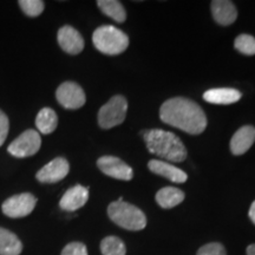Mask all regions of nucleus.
<instances>
[{
	"instance_id": "28",
	"label": "nucleus",
	"mask_w": 255,
	"mask_h": 255,
	"mask_svg": "<svg viewBox=\"0 0 255 255\" xmlns=\"http://www.w3.org/2000/svg\"><path fill=\"white\" fill-rule=\"evenodd\" d=\"M247 255H255V245L247 247Z\"/></svg>"
},
{
	"instance_id": "14",
	"label": "nucleus",
	"mask_w": 255,
	"mask_h": 255,
	"mask_svg": "<svg viewBox=\"0 0 255 255\" xmlns=\"http://www.w3.org/2000/svg\"><path fill=\"white\" fill-rule=\"evenodd\" d=\"M148 167L154 174L168 178L171 182L184 183L188 178V175L183 170L168 163V162L159 161V159H151L148 163Z\"/></svg>"
},
{
	"instance_id": "23",
	"label": "nucleus",
	"mask_w": 255,
	"mask_h": 255,
	"mask_svg": "<svg viewBox=\"0 0 255 255\" xmlns=\"http://www.w3.org/2000/svg\"><path fill=\"white\" fill-rule=\"evenodd\" d=\"M19 7L24 12L27 17L34 18L43 13L45 4L41 0H20L18 2Z\"/></svg>"
},
{
	"instance_id": "15",
	"label": "nucleus",
	"mask_w": 255,
	"mask_h": 255,
	"mask_svg": "<svg viewBox=\"0 0 255 255\" xmlns=\"http://www.w3.org/2000/svg\"><path fill=\"white\" fill-rule=\"evenodd\" d=\"M212 13L216 23L223 25V26L233 24L238 18L237 7L228 0H214V1H212Z\"/></svg>"
},
{
	"instance_id": "26",
	"label": "nucleus",
	"mask_w": 255,
	"mask_h": 255,
	"mask_svg": "<svg viewBox=\"0 0 255 255\" xmlns=\"http://www.w3.org/2000/svg\"><path fill=\"white\" fill-rule=\"evenodd\" d=\"M9 130V121L4 111L0 110V146L4 144L7 138Z\"/></svg>"
},
{
	"instance_id": "13",
	"label": "nucleus",
	"mask_w": 255,
	"mask_h": 255,
	"mask_svg": "<svg viewBox=\"0 0 255 255\" xmlns=\"http://www.w3.org/2000/svg\"><path fill=\"white\" fill-rule=\"evenodd\" d=\"M255 142V128L245 126L234 133L231 139V151L233 155H244L251 149Z\"/></svg>"
},
{
	"instance_id": "8",
	"label": "nucleus",
	"mask_w": 255,
	"mask_h": 255,
	"mask_svg": "<svg viewBox=\"0 0 255 255\" xmlns=\"http://www.w3.org/2000/svg\"><path fill=\"white\" fill-rule=\"evenodd\" d=\"M56 98L63 108L76 110L82 108L87 102L85 92L75 82H64L56 91Z\"/></svg>"
},
{
	"instance_id": "10",
	"label": "nucleus",
	"mask_w": 255,
	"mask_h": 255,
	"mask_svg": "<svg viewBox=\"0 0 255 255\" xmlns=\"http://www.w3.org/2000/svg\"><path fill=\"white\" fill-rule=\"evenodd\" d=\"M70 171L68 159L57 157L44 165L36 174V178L40 183H56L66 177Z\"/></svg>"
},
{
	"instance_id": "25",
	"label": "nucleus",
	"mask_w": 255,
	"mask_h": 255,
	"mask_svg": "<svg viewBox=\"0 0 255 255\" xmlns=\"http://www.w3.org/2000/svg\"><path fill=\"white\" fill-rule=\"evenodd\" d=\"M60 255H88V250L82 242H71L63 248Z\"/></svg>"
},
{
	"instance_id": "12",
	"label": "nucleus",
	"mask_w": 255,
	"mask_h": 255,
	"mask_svg": "<svg viewBox=\"0 0 255 255\" xmlns=\"http://www.w3.org/2000/svg\"><path fill=\"white\" fill-rule=\"evenodd\" d=\"M89 200V188L76 184L65 191L59 201V207L66 212H75L85 206Z\"/></svg>"
},
{
	"instance_id": "11",
	"label": "nucleus",
	"mask_w": 255,
	"mask_h": 255,
	"mask_svg": "<svg viewBox=\"0 0 255 255\" xmlns=\"http://www.w3.org/2000/svg\"><path fill=\"white\" fill-rule=\"evenodd\" d=\"M57 39L62 50L69 55H78L84 49V39L82 34L70 25L59 28Z\"/></svg>"
},
{
	"instance_id": "3",
	"label": "nucleus",
	"mask_w": 255,
	"mask_h": 255,
	"mask_svg": "<svg viewBox=\"0 0 255 255\" xmlns=\"http://www.w3.org/2000/svg\"><path fill=\"white\" fill-rule=\"evenodd\" d=\"M108 215L117 226L128 231H142L146 226V218L141 209L124 202L122 197L108 207Z\"/></svg>"
},
{
	"instance_id": "1",
	"label": "nucleus",
	"mask_w": 255,
	"mask_h": 255,
	"mask_svg": "<svg viewBox=\"0 0 255 255\" xmlns=\"http://www.w3.org/2000/svg\"><path fill=\"white\" fill-rule=\"evenodd\" d=\"M159 117L162 122L190 135H199L207 127V117L200 105L183 97L165 101L159 109Z\"/></svg>"
},
{
	"instance_id": "27",
	"label": "nucleus",
	"mask_w": 255,
	"mask_h": 255,
	"mask_svg": "<svg viewBox=\"0 0 255 255\" xmlns=\"http://www.w3.org/2000/svg\"><path fill=\"white\" fill-rule=\"evenodd\" d=\"M248 215H250V219L252 220V222L255 225V201L253 203H252L251 206V209H250V213H248Z\"/></svg>"
},
{
	"instance_id": "16",
	"label": "nucleus",
	"mask_w": 255,
	"mask_h": 255,
	"mask_svg": "<svg viewBox=\"0 0 255 255\" xmlns=\"http://www.w3.org/2000/svg\"><path fill=\"white\" fill-rule=\"evenodd\" d=\"M241 92L231 88L210 89L203 94V100L212 104L228 105L240 101Z\"/></svg>"
},
{
	"instance_id": "22",
	"label": "nucleus",
	"mask_w": 255,
	"mask_h": 255,
	"mask_svg": "<svg viewBox=\"0 0 255 255\" xmlns=\"http://www.w3.org/2000/svg\"><path fill=\"white\" fill-rule=\"evenodd\" d=\"M234 46L239 52L247 56L255 55V38L251 34H240L234 41Z\"/></svg>"
},
{
	"instance_id": "6",
	"label": "nucleus",
	"mask_w": 255,
	"mask_h": 255,
	"mask_svg": "<svg viewBox=\"0 0 255 255\" xmlns=\"http://www.w3.org/2000/svg\"><path fill=\"white\" fill-rule=\"evenodd\" d=\"M41 145L40 135L37 130L28 129L19 135L11 144L8 145L7 151L12 156L18 158L30 157L39 151Z\"/></svg>"
},
{
	"instance_id": "2",
	"label": "nucleus",
	"mask_w": 255,
	"mask_h": 255,
	"mask_svg": "<svg viewBox=\"0 0 255 255\" xmlns=\"http://www.w3.org/2000/svg\"><path fill=\"white\" fill-rule=\"evenodd\" d=\"M148 150L170 162H182L187 157V149L178 137L161 129L144 130L142 132Z\"/></svg>"
},
{
	"instance_id": "19",
	"label": "nucleus",
	"mask_w": 255,
	"mask_h": 255,
	"mask_svg": "<svg viewBox=\"0 0 255 255\" xmlns=\"http://www.w3.org/2000/svg\"><path fill=\"white\" fill-rule=\"evenodd\" d=\"M58 126V116L51 108H43L36 117V127L38 131L44 135L53 132Z\"/></svg>"
},
{
	"instance_id": "17",
	"label": "nucleus",
	"mask_w": 255,
	"mask_h": 255,
	"mask_svg": "<svg viewBox=\"0 0 255 255\" xmlns=\"http://www.w3.org/2000/svg\"><path fill=\"white\" fill-rule=\"evenodd\" d=\"M21 241L14 233L0 227V255H20Z\"/></svg>"
},
{
	"instance_id": "4",
	"label": "nucleus",
	"mask_w": 255,
	"mask_h": 255,
	"mask_svg": "<svg viewBox=\"0 0 255 255\" xmlns=\"http://www.w3.org/2000/svg\"><path fill=\"white\" fill-rule=\"evenodd\" d=\"M92 43L96 49L104 55H120L129 46V38L120 28L113 25L97 27L92 34Z\"/></svg>"
},
{
	"instance_id": "24",
	"label": "nucleus",
	"mask_w": 255,
	"mask_h": 255,
	"mask_svg": "<svg viewBox=\"0 0 255 255\" xmlns=\"http://www.w3.org/2000/svg\"><path fill=\"white\" fill-rule=\"evenodd\" d=\"M196 255H227L225 247L218 242H212V244L205 245L201 247Z\"/></svg>"
},
{
	"instance_id": "5",
	"label": "nucleus",
	"mask_w": 255,
	"mask_h": 255,
	"mask_svg": "<svg viewBox=\"0 0 255 255\" xmlns=\"http://www.w3.org/2000/svg\"><path fill=\"white\" fill-rule=\"evenodd\" d=\"M128 102L123 96H114L98 113V124L102 129H111L124 122L127 116Z\"/></svg>"
},
{
	"instance_id": "7",
	"label": "nucleus",
	"mask_w": 255,
	"mask_h": 255,
	"mask_svg": "<svg viewBox=\"0 0 255 255\" xmlns=\"http://www.w3.org/2000/svg\"><path fill=\"white\" fill-rule=\"evenodd\" d=\"M37 205V197L30 193L17 194L8 197L2 203L1 210L6 216L12 219L25 218L33 212L34 207Z\"/></svg>"
},
{
	"instance_id": "18",
	"label": "nucleus",
	"mask_w": 255,
	"mask_h": 255,
	"mask_svg": "<svg viewBox=\"0 0 255 255\" xmlns=\"http://www.w3.org/2000/svg\"><path fill=\"white\" fill-rule=\"evenodd\" d=\"M184 200V193L175 187H164L156 194V202L162 208L169 209L180 205Z\"/></svg>"
},
{
	"instance_id": "20",
	"label": "nucleus",
	"mask_w": 255,
	"mask_h": 255,
	"mask_svg": "<svg viewBox=\"0 0 255 255\" xmlns=\"http://www.w3.org/2000/svg\"><path fill=\"white\" fill-rule=\"evenodd\" d=\"M97 5L101 11L113 20L117 21V23L126 21L127 13L121 1H117V0H98Z\"/></svg>"
},
{
	"instance_id": "21",
	"label": "nucleus",
	"mask_w": 255,
	"mask_h": 255,
	"mask_svg": "<svg viewBox=\"0 0 255 255\" xmlns=\"http://www.w3.org/2000/svg\"><path fill=\"white\" fill-rule=\"evenodd\" d=\"M101 252L103 255H126L124 242L117 237H107L101 242Z\"/></svg>"
},
{
	"instance_id": "9",
	"label": "nucleus",
	"mask_w": 255,
	"mask_h": 255,
	"mask_svg": "<svg viewBox=\"0 0 255 255\" xmlns=\"http://www.w3.org/2000/svg\"><path fill=\"white\" fill-rule=\"evenodd\" d=\"M97 167L102 173L116 180L130 181L133 177L132 169L126 162L115 156H102L98 158Z\"/></svg>"
}]
</instances>
